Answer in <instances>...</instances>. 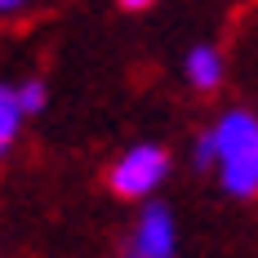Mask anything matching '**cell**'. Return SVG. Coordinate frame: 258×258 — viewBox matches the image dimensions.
I'll list each match as a JSON object with an SVG mask.
<instances>
[{
  "instance_id": "cell-1",
  "label": "cell",
  "mask_w": 258,
  "mask_h": 258,
  "mask_svg": "<svg viewBox=\"0 0 258 258\" xmlns=\"http://www.w3.org/2000/svg\"><path fill=\"white\" fill-rule=\"evenodd\" d=\"M214 138V165L232 196L258 191V116L254 111H227L209 129Z\"/></svg>"
},
{
  "instance_id": "cell-2",
  "label": "cell",
  "mask_w": 258,
  "mask_h": 258,
  "mask_svg": "<svg viewBox=\"0 0 258 258\" xmlns=\"http://www.w3.org/2000/svg\"><path fill=\"white\" fill-rule=\"evenodd\" d=\"M165 178H169V152L160 143H134L107 174L111 191L125 201H147Z\"/></svg>"
},
{
  "instance_id": "cell-3",
  "label": "cell",
  "mask_w": 258,
  "mask_h": 258,
  "mask_svg": "<svg viewBox=\"0 0 258 258\" xmlns=\"http://www.w3.org/2000/svg\"><path fill=\"white\" fill-rule=\"evenodd\" d=\"M178 254V232H174V214L165 205H147L138 227L129 236V258H174Z\"/></svg>"
},
{
  "instance_id": "cell-4",
  "label": "cell",
  "mask_w": 258,
  "mask_h": 258,
  "mask_svg": "<svg viewBox=\"0 0 258 258\" xmlns=\"http://www.w3.org/2000/svg\"><path fill=\"white\" fill-rule=\"evenodd\" d=\"M182 72H187V80L196 89H218V80H223V53L209 49V45H196L182 58Z\"/></svg>"
},
{
  "instance_id": "cell-5",
  "label": "cell",
  "mask_w": 258,
  "mask_h": 258,
  "mask_svg": "<svg viewBox=\"0 0 258 258\" xmlns=\"http://www.w3.org/2000/svg\"><path fill=\"white\" fill-rule=\"evenodd\" d=\"M23 107L14 98V85H0V156L14 147V138H18V129H23Z\"/></svg>"
},
{
  "instance_id": "cell-6",
  "label": "cell",
  "mask_w": 258,
  "mask_h": 258,
  "mask_svg": "<svg viewBox=\"0 0 258 258\" xmlns=\"http://www.w3.org/2000/svg\"><path fill=\"white\" fill-rule=\"evenodd\" d=\"M14 98H18V107H23V116H36L40 107H45V85L40 80H23V85H14Z\"/></svg>"
},
{
  "instance_id": "cell-7",
  "label": "cell",
  "mask_w": 258,
  "mask_h": 258,
  "mask_svg": "<svg viewBox=\"0 0 258 258\" xmlns=\"http://www.w3.org/2000/svg\"><path fill=\"white\" fill-rule=\"evenodd\" d=\"M196 165L201 169H214V138H209V129L201 134V143H196Z\"/></svg>"
},
{
  "instance_id": "cell-8",
  "label": "cell",
  "mask_w": 258,
  "mask_h": 258,
  "mask_svg": "<svg viewBox=\"0 0 258 258\" xmlns=\"http://www.w3.org/2000/svg\"><path fill=\"white\" fill-rule=\"evenodd\" d=\"M27 0H0V14H14V9H23Z\"/></svg>"
},
{
  "instance_id": "cell-9",
  "label": "cell",
  "mask_w": 258,
  "mask_h": 258,
  "mask_svg": "<svg viewBox=\"0 0 258 258\" xmlns=\"http://www.w3.org/2000/svg\"><path fill=\"white\" fill-rule=\"evenodd\" d=\"M120 5H125V9H147L152 0H120Z\"/></svg>"
}]
</instances>
